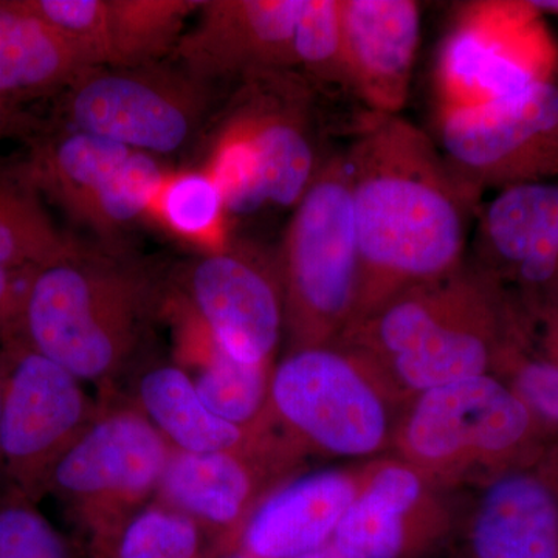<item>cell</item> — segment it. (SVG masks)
<instances>
[{
  "label": "cell",
  "mask_w": 558,
  "mask_h": 558,
  "mask_svg": "<svg viewBox=\"0 0 558 558\" xmlns=\"http://www.w3.org/2000/svg\"><path fill=\"white\" fill-rule=\"evenodd\" d=\"M11 100L0 95V135L14 130V124L17 123L14 110L11 108Z\"/></svg>",
  "instance_id": "33"
},
{
  "label": "cell",
  "mask_w": 558,
  "mask_h": 558,
  "mask_svg": "<svg viewBox=\"0 0 558 558\" xmlns=\"http://www.w3.org/2000/svg\"><path fill=\"white\" fill-rule=\"evenodd\" d=\"M27 271L0 266V340L2 341L9 340L13 332Z\"/></svg>",
  "instance_id": "32"
},
{
  "label": "cell",
  "mask_w": 558,
  "mask_h": 558,
  "mask_svg": "<svg viewBox=\"0 0 558 558\" xmlns=\"http://www.w3.org/2000/svg\"><path fill=\"white\" fill-rule=\"evenodd\" d=\"M150 211L174 233L186 240L222 247V223L227 216L226 197L207 170L182 172L165 180Z\"/></svg>",
  "instance_id": "28"
},
{
  "label": "cell",
  "mask_w": 558,
  "mask_h": 558,
  "mask_svg": "<svg viewBox=\"0 0 558 558\" xmlns=\"http://www.w3.org/2000/svg\"><path fill=\"white\" fill-rule=\"evenodd\" d=\"M90 70L69 40L25 9L0 2V95L13 100L68 87Z\"/></svg>",
  "instance_id": "23"
},
{
  "label": "cell",
  "mask_w": 558,
  "mask_h": 558,
  "mask_svg": "<svg viewBox=\"0 0 558 558\" xmlns=\"http://www.w3.org/2000/svg\"><path fill=\"white\" fill-rule=\"evenodd\" d=\"M359 469H326L284 481L250 513L236 550L248 558H295L332 539L360 486Z\"/></svg>",
  "instance_id": "21"
},
{
  "label": "cell",
  "mask_w": 558,
  "mask_h": 558,
  "mask_svg": "<svg viewBox=\"0 0 558 558\" xmlns=\"http://www.w3.org/2000/svg\"><path fill=\"white\" fill-rule=\"evenodd\" d=\"M545 433L508 381L484 374L411 400L389 454L447 490L542 457Z\"/></svg>",
  "instance_id": "4"
},
{
  "label": "cell",
  "mask_w": 558,
  "mask_h": 558,
  "mask_svg": "<svg viewBox=\"0 0 558 558\" xmlns=\"http://www.w3.org/2000/svg\"><path fill=\"white\" fill-rule=\"evenodd\" d=\"M303 453L275 435L255 449L194 454L172 450L157 488L160 505L185 513L216 535L220 558L238 548L242 527L260 499L288 476Z\"/></svg>",
  "instance_id": "15"
},
{
  "label": "cell",
  "mask_w": 558,
  "mask_h": 558,
  "mask_svg": "<svg viewBox=\"0 0 558 558\" xmlns=\"http://www.w3.org/2000/svg\"><path fill=\"white\" fill-rule=\"evenodd\" d=\"M556 454V461H557V468H558V453H554Z\"/></svg>",
  "instance_id": "38"
},
{
  "label": "cell",
  "mask_w": 558,
  "mask_h": 558,
  "mask_svg": "<svg viewBox=\"0 0 558 558\" xmlns=\"http://www.w3.org/2000/svg\"><path fill=\"white\" fill-rule=\"evenodd\" d=\"M159 304L148 271L81 247L27 271L9 340L81 381L110 387L134 365Z\"/></svg>",
  "instance_id": "3"
},
{
  "label": "cell",
  "mask_w": 558,
  "mask_h": 558,
  "mask_svg": "<svg viewBox=\"0 0 558 558\" xmlns=\"http://www.w3.org/2000/svg\"><path fill=\"white\" fill-rule=\"evenodd\" d=\"M201 0H102L100 68L159 64Z\"/></svg>",
  "instance_id": "24"
},
{
  "label": "cell",
  "mask_w": 558,
  "mask_h": 558,
  "mask_svg": "<svg viewBox=\"0 0 558 558\" xmlns=\"http://www.w3.org/2000/svg\"><path fill=\"white\" fill-rule=\"evenodd\" d=\"M515 311L472 258L444 277L403 290L340 337L405 409L432 389L497 374Z\"/></svg>",
  "instance_id": "2"
},
{
  "label": "cell",
  "mask_w": 558,
  "mask_h": 558,
  "mask_svg": "<svg viewBox=\"0 0 558 558\" xmlns=\"http://www.w3.org/2000/svg\"><path fill=\"white\" fill-rule=\"evenodd\" d=\"M556 50L538 11L520 2L461 5L435 65L438 110L478 108L550 80Z\"/></svg>",
  "instance_id": "8"
},
{
  "label": "cell",
  "mask_w": 558,
  "mask_h": 558,
  "mask_svg": "<svg viewBox=\"0 0 558 558\" xmlns=\"http://www.w3.org/2000/svg\"><path fill=\"white\" fill-rule=\"evenodd\" d=\"M245 81L223 130L252 154L258 209L295 208L323 165L311 137L310 86L293 70L256 73Z\"/></svg>",
  "instance_id": "16"
},
{
  "label": "cell",
  "mask_w": 558,
  "mask_h": 558,
  "mask_svg": "<svg viewBox=\"0 0 558 558\" xmlns=\"http://www.w3.org/2000/svg\"><path fill=\"white\" fill-rule=\"evenodd\" d=\"M172 447L134 405L98 411L51 472L47 495L64 502L101 558L128 520L148 501Z\"/></svg>",
  "instance_id": "7"
},
{
  "label": "cell",
  "mask_w": 558,
  "mask_h": 558,
  "mask_svg": "<svg viewBox=\"0 0 558 558\" xmlns=\"http://www.w3.org/2000/svg\"><path fill=\"white\" fill-rule=\"evenodd\" d=\"M344 161L360 258L352 326L403 290L457 269L483 197L427 132L400 116L368 113Z\"/></svg>",
  "instance_id": "1"
},
{
  "label": "cell",
  "mask_w": 558,
  "mask_h": 558,
  "mask_svg": "<svg viewBox=\"0 0 558 558\" xmlns=\"http://www.w3.org/2000/svg\"><path fill=\"white\" fill-rule=\"evenodd\" d=\"M0 558H83L72 539L61 534L36 508L14 490L0 494Z\"/></svg>",
  "instance_id": "31"
},
{
  "label": "cell",
  "mask_w": 558,
  "mask_h": 558,
  "mask_svg": "<svg viewBox=\"0 0 558 558\" xmlns=\"http://www.w3.org/2000/svg\"><path fill=\"white\" fill-rule=\"evenodd\" d=\"M223 558H248V557L245 556V554L240 553V550H234L233 554H230V556H227Z\"/></svg>",
  "instance_id": "37"
},
{
  "label": "cell",
  "mask_w": 558,
  "mask_h": 558,
  "mask_svg": "<svg viewBox=\"0 0 558 558\" xmlns=\"http://www.w3.org/2000/svg\"><path fill=\"white\" fill-rule=\"evenodd\" d=\"M438 146L459 178L484 191L558 175V83L472 109L438 110Z\"/></svg>",
  "instance_id": "11"
},
{
  "label": "cell",
  "mask_w": 558,
  "mask_h": 558,
  "mask_svg": "<svg viewBox=\"0 0 558 558\" xmlns=\"http://www.w3.org/2000/svg\"><path fill=\"white\" fill-rule=\"evenodd\" d=\"M204 368L194 379L202 402L216 416L248 432L278 427L270 410L275 363L248 365L220 351L211 340Z\"/></svg>",
  "instance_id": "26"
},
{
  "label": "cell",
  "mask_w": 558,
  "mask_h": 558,
  "mask_svg": "<svg viewBox=\"0 0 558 558\" xmlns=\"http://www.w3.org/2000/svg\"><path fill=\"white\" fill-rule=\"evenodd\" d=\"M470 258L527 317L558 311V182L519 183L481 204Z\"/></svg>",
  "instance_id": "14"
},
{
  "label": "cell",
  "mask_w": 558,
  "mask_h": 558,
  "mask_svg": "<svg viewBox=\"0 0 558 558\" xmlns=\"http://www.w3.org/2000/svg\"><path fill=\"white\" fill-rule=\"evenodd\" d=\"M440 492L398 457L371 459L330 542L344 558L422 557L450 531Z\"/></svg>",
  "instance_id": "17"
},
{
  "label": "cell",
  "mask_w": 558,
  "mask_h": 558,
  "mask_svg": "<svg viewBox=\"0 0 558 558\" xmlns=\"http://www.w3.org/2000/svg\"><path fill=\"white\" fill-rule=\"evenodd\" d=\"M2 395H3V368L0 362V411H2ZM0 476H2V468H0Z\"/></svg>",
  "instance_id": "36"
},
{
  "label": "cell",
  "mask_w": 558,
  "mask_h": 558,
  "mask_svg": "<svg viewBox=\"0 0 558 558\" xmlns=\"http://www.w3.org/2000/svg\"><path fill=\"white\" fill-rule=\"evenodd\" d=\"M535 318L546 323V343L532 351L512 341L497 376L524 400L543 428L558 429V312Z\"/></svg>",
  "instance_id": "29"
},
{
  "label": "cell",
  "mask_w": 558,
  "mask_h": 558,
  "mask_svg": "<svg viewBox=\"0 0 558 558\" xmlns=\"http://www.w3.org/2000/svg\"><path fill=\"white\" fill-rule=\"evenodd\" d=\"M529 5L538 13L545 11V13L558 14V0H534V2H529Z\"/></svg>",
  "instance_id": "35"
},
{
  "label": "cell",
  "mask_w": 558,
  "mask_h": 558,
  "mask_svg": "<svg viewBox=\"0 0 558 558\" xmlns=\"http://www.w3.org/2000/svg\"><path fill=\"white\" fill-rule=\"evenodd\" d=\"M295 558H344L339 553V549L333 546L332 542L326 543L322 548L312 550V553L304 554V556Z\"/></svg>",
  "instance_id": "34"
},
{
  "label": "cell",
  "mask_w": 558,
  "mask_h": 558,
  "mask_svg": "<svg viewBox=\"0 0 558 558\" xmlns=\"http://www.w3.org/2000/svg\"><path fill=\"white\" fill-rule=\"evenodd\" d=\"M341 50L352 94L373 116H399L409 100L421 40L413 0H339Z\"/></svg>",
  "instance_id": "20"
},
{
  "label": "cell",
  "mask_w": 558,
  "mask_h": 558,
  "mask_svg": "<svg viewBox=\"0 0 558 558\" xmlns=\"http://www.w3.org/2000/svg\"><path fill=\"white\" fill-rule=\"evenodd\" d=\"M306 0H205L172 54L193 78H244L295 69L293 39Z\"/></svg>",
  "instance_id": "18"
},
{
  "label": "cell",
  "mask_w": 558,
  "mask_h": 558,
  "mask_svg": "<svg viewBox=\"0 0 558 558\" xmlns=\"http://www.w3.org/2000/svg\"><path fill=\"white\" fill-rule=\"evenodd\" d=\"M270 410L303 454L376 459L391 451L403 407L357 352L336 341L275 363Z\"/></svg>",
  "instance_id": "5"
},
{
  "label": "cell",
  "mask_w": 558,
  "mask_h": 558,
  "mask_svg": "<svg viewBox=\"0 0 558 558\" xmlns=\"http://www.w3.org/2000/svg\"><path fill=\"white\" fill-rule=\"evenodd\" d=\"M495 473L470 512V558H558L556 454Z\"/></svg>",
  "instance_id": "19"
},
{
  "label": "cell",
  "mask_w": 558,
  "mask_h": 558,
  "mask_svg": "<svg viewBox=\"0 0 558 558\" xmlns=\"http://www.w3.org/2000/svg\"><path fill=\"white\" fill-rule=\"evenodd\" d=\"M80 248L54 226L24 171L0 168V266L38 269Z\"/></svg>",
  "instance_id": "25"
},
{
  "label": "cell",
  "mask_w": 558,
  "mask_h": 558,
  "mask_svg": "<svg viewBox=\"0 0 558 558\" xmlns=\"http://www.w3.org/2000/svg\"><path fill=\"white\" fill-rule=\"evenodd\" d=\"M289 351L336 343L354 322L360 258L344 154L323 161L277 255Z\"/></svg>",
  "instance_id": "6"
},
{
  "label": "cell",
  "mask_w": 558,
  "mask_h": 558,
  "mask_svg": "<svg viewBox=\"0 0 558 558\" xmlns=\"http://www.w3.org/2000/svg\"><path fill=\"white\" fill-rule=\"evenodd\" d=\"M209 106L207 83L182 68H95L65 87L73 130L160 156L185 148Z\"/></svg>",
  "instance_id": "9"
},
{
  "label": "cell",
  "mask_w": 558,
  "mask_h": 558,
  "mask_svg": "<svg viewBox=\"0 0 558 558\" xmlns=\"http://www.w3.org/2000/svg\"><path fill=\"white\" fill-rule=\"evenodd\" d=\"M295 69L354 98L341 50L339 0H306L293 39Z\"/></svg>",
  "instance_id": "30"
},
{
  "label": "cell",
  "mask_w": 558,
  "mask_h": 558,
  "mask_svg": "<svg viewBox=\"0 0 558 558\" xmlns=\"http://www.w3.org/2000/svg\"><path fill=\"white\" fill-rule=\"evenodd\" d=\"M135 409L159 429L172 450L208 454L255 449L274 438L275 428L248 432L207 409L193 377L172 363L143 369L135 385Z\"/></svg>",
  "instance_id": "22"
},
{
  "label": "cell",
  "mask_w": 558,
  "mask_h": 558,
  "mask_svg": "<svg viewBox=\"0 0 558 558\" xmlns=\"http://www.w3.org/2000/svg\"><path fill=\"white\" fill-rule=\"evenodd\" d=\"M101 558H218L204 529L163 505L140 509L120 529Z\"/></svg>",
  "instance_id": "27"
},
{
  "label": "cell",
  "mask_w": 558,
  "mask_h": 558,
  "mask_svg": "<svg viewBox=\"0 0 558 558\" xmlns=\"http://www.w3.org/2000/svg\"><path fill=\"white\" fill-rule=\"evenodd\" d=\"M185 286L207 339L220 351L248 365L274 363L286 336L277 255L226 244L190 267Z\"/></svg>",
  "instance_id": "13"
},
{
  "label": "cell",
  "mask_w": 558,
  "mask_h": 558,
  "mask_svg": "<svg viewBox=\"0 0 558 558\" xmlns=\"http://www.w3.org/2000/svg\"><path fill=\"white\" fill-rule=\"evenodd\" d=\"M3 368L0 468L9 486L38 502L54 465L97 417L83 381L16 340L0 352Z\"/></svg>",
  "instance_id": "10"
},
{
  "label": "cell",
  "mask_w": 558,
  "mask_h": 558,
  "mask_svg": "<svg viewBox=\"0 0 558 558\" xmlns=\"http://www.w3.org/2000/svg\"><path fill=\"white\" fill-rule=\"evenodd\" d=\"M24 174L105 238L149 213L167 179L156 157L76 130L44 143Z\"/></svg>",
  "instance_id": "12"
}]
</instances>
